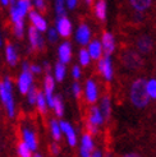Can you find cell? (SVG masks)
Wrapping results in <instances>:
<instances>
[{
    "label": "cell",
    "instance_id": "6da1fadb",
    "mask_svg": "<svg viewBox=\"0 0 156 157\" xmlns=\"http://www.w3.org/2000/svg\"><path fill=\"white\" fill-rule=\"evenodd\" d=\"M0 102L3 104L6 115L13 119L15 116V101L13 95V81L9 77H4L0 81Z\"/></svg>",
    "mask_w": 156,
    "mask_h": 157
},
{
    "label": "cell",
    "instance_id": "7a4b0ae2",
    "mask_svg": "<svg viewBox=\"0 0 156 157\" xmlns=\"http://www.w3.org/2000/svg\"><path fill=\"white\" fill-rule=\"evenodd\" d=\"M149 93L146 91V81L139 78V79L135 81L133 84H132V88H131V100L133 105L136 107L142 109L145 106H147L149 104Z\"/></svg>",
    "mask_w": 156,
    "mask_h": 157
},
{
    "label": "cell",
    "instance_id": "3957f363",
    "mask_svg": "<svg viewBox=\"0 0 156 157\" xmlns=\"http://www.w3.org/2000/svg\"><path fill=\"white\" fill-rule=\"evenodd\" d=\"M119 59L122 61V64L128 68V69H139L143 65V59L141 58V55L137 54V51L128 49V48H123L119 55Z\"/></svg>",
    "mask_w": 156,
    "mask_h": 157
},
{
    "label": "cell",
    "instance_id": "277c9868",
    "mask_svg": "<svg viewBox=\"0 0 156 157\" xmlns=\"http://www.w3.org/2000/svg\"><path fill=\"white\" fill-rule=\"evenodd\" d=\"M17 90L21 95H26L31 86H33V74L29 72V69H22L17 78Z\"/></svg>",
    "mask_w": 156,
    "mask_h": 157
},
{
    "label": "cell",
    "instance_id": "5b68a950",
    "mask_svg": "<svg viewBox=\"0 0 156 157\" xmlns=\"http://www.w3.org/2000/svg\"><path fill=\"white\" fill-rule=\"evenodd\" d=\"M27 18H28V21H29V26L35 27L37 31H40L41 33L46 32V29L49 28V26H48V21L45 19L44 14L40 13V12H37L36 9H33V8L28 12Z\"/></svg>",
    "mask_w": 156,
    "mask_h": 157
},
{
    "label": "cell",
    "instance_id": "8992f818",
    "mask_svg": "<svg viewBox=\"0 0 156 157\" xmlns=\"http://www.w3.org/2000/svg\"><path fill=\"white\" fill-rule=\"evenodd\" d=\"M27 37H28V42L32 50L40 51L45 49V40L42 37V33L40 31H37L35 27L29 26L27 28Z\"/></svg>",
    "mask_w": 156,
    "mask_h": 157
},
{
    "label": "cell",
    "instance_id": "52a82bcc",
    "mask_svg": "<svg viewBox=\"0 0 156 157\" xmlns=\"http://www.w3.org/2000/svg\"><path fill=\"white\" fill-rule=\"evenodd\" d=\"M55 29H57L58 35L61 36L63 38H68V37L72 36L73 26H72V22L69 21V18L67 17L65 14L57 17V21H55Z\"/></svg>",
    "mask_w": 156,
    "mask_h": 157
},
{
    "label": "cell",
    "instance_id": "ba28073f",
    "mask_svg": "<svg viewBox=\"0 0 156 157\" xmlns=\"http://www.w3.org/2000/svg\"><path fill=\"white\" fill-rule=\"evenodd\" d=\"M54 88H55V78L50 73L46 74L44 79V95L46 97V102L49 107H53L54 102Z\"/></svg>",
    "mask_w": 156,
    "mask_h": 157
},
{
    "label": "cell",
    "instance_id": "9c48e42d",
    "mask_svg": "<svg viewBox=\"0 0 156 157\" xmlns=\"http://www.w3.org/2000/svg\"><path fill=\"white\" fill-rule=\"evenodd\" d=\"M136 46H137V50L141 54L147 55V54H150L154 49V40H152V37L150 35L142 33L136 38Z\"/></svg>",
    "mask_w": 156,
    "mask_h": 157
},
{
    "label": "cell",
    "instance_id": "30bf717a",
    "mask_svg": "<svg viewBox=\"0 0 156 157\" xmlns=\"http://www.w3.org/2000/svg\"><path fill=\"white\" fill-rule=\"evenodd\" d=\"M4 56H5V61L9 67H15L19 61V55H18V50L13 44H6L4 48Z\"/></svg>",
    "mask_w": 156,
    "mask_h": 157
},
{
    "label": "cell",
    "instance_id": "8fae6325",
    "mask_svg": "<svg viewBox=\"0 0 156 157\" xmlns=\"http://www.w3.org/2000/svg\"><path fill=\"white\" fill-rule=\"evenodd\" d=\"M90 37H91V29L88 25L86 22H81V25L78 26L77 33H76L77 42L81 45H87L90 42Z\"/></svg>",
    "mask_w": 156,
    "mask_h": 157
},
{
    "label": "cell",
    "instance_id": "7c38bea8",
    "mask_svg": "<svg viewBox=\"0 0 156 157\" xmlns=\"http://www.w3.org/2000/svg\"><path fill=\"white\" fill-rule=\"evenodd\" d=\"M22 142L25 143L32 152H35L37 150L38 143H37L36 134L29 128H23L22 129Z\"/></svg>",
    "mask_w": 156,
    "mask_h": 157
},
{
    "label": "cell",
    "instance_id": "4fadbf2b",
    "mask_svg": "<svg viewBox=\"0 0 156 157\" xmlns=\"http://www.w3.org/2000/svg\"><path fill=\"white\" fill-rule=\"evenodd\" d=\"M58 56H59V61L63 63V64H68V63L72 60V45L68 41L63 42L59 46Z\"/></svg>",
    "mask_w": 156,
    "mask_h": 157
},
{
    "label": "cell",
    "instance_id": "5bb4252c",
    "mask_svg": "<svg viewBox=\"0 0 156 157\" xmlns=\"http://www.w3.org/2000/svg\"><path fill=\"white\" fill-rule=\"evenodd\" d=\"M60 125V129H61V133H64L67 139H68V143L69 146L74 147L76 143H77V137H76V132L73 129V127L68 121H60L59 123Z\"/></svg>",
    "mask_w": 156,
    "mask_h": 157
},
{
    "label": "cell",
    "instance_id": "9a60e30c",
    "mask_svg": "<svg viewBox=\"0 0 156 157\" xmlns=\"http://www.w3.org/2000/svg\"><path fill=\"white\" fill-rule=\"evenodd\" d=\"M103 115H101L100 110L97 107H92L91 109V115H90V121H88V129L91 130V133H96L97 129L96 127L97 125H100L101 123H103Z\"/></svg>",
    "mask_w": 156,
    "mask_h": 157
},
{
    "label": "cell",
    "instance_id": "2e32d148",
    "mask_svg": "<svg viewBox=\"0 0 156 157\" xmlns=\"http://www.w3.org/2000/svg\"><path fill=\"white\" fill-rule=\"evenodd\" d=\"M99 70L103 73V75L106 78L107 81L111 79V77H113V68H111L110 56L105 55V58L100 59V61H99Z\"/></svg>",
    "mask_w": 156,
    "mask_h": 157
},
{
    "label": "cell",
    "instance_id": "e0dca14e",
    "mask_svg": "<svg viewBox=\"0 0 156 157\" xmlns=\"http://www.w3.org/2000/svg\"><path fill=\"white\" fill-rule=\"evenodd\" d=\"M103 48H104L105 55H107V56H110L115 49L114 37L110 32H107V31H104L103 32Z\"/></svg>",
    "mask_w": 156,
    "mask_h": 157
},
{
    "label": "cell",
    "instance_id": "ac0fdd59",
    "mask_svg": "<svg viewBox=\"0 0 156 157\" xmlns=\"http://www.w3.org/2000/svg\"><path fill=\"white\" fill-rule=\"evenodd\" d=\"M92 12L100 22H105L106 21V3H105V0H99L96 3V5H93Z\"/></svg>",
    "mask_w": 156,
    "mask_h": 157
},
{
    "label": "cell",
    "instance_id": "d6986e66",
    "mask_svg": "<svg viewBox=\"0 0 156 157\" xmlns=\"http://www.w3.org/2000/svg\"><path fill=\"white\" fill-rule=\"evenodd\" d=\"M86 98L90 104H93L95 101L97 100V88H96V84L93 83L91 79L87 81L86 83Z\"/></svg>",
    "mask_w": 156,
    "mask_h": 157
},
{
    "label": "cell",
    "instance_id": "ffe728a7",
    "mask_svg": "<svg viewBox=\"0 0 156 157\" xmlns=\"http://www.w3.org/2000/svg\"><path fill=\"white\" fill-rule=\"evenodd\" d=\"M101 51H103V46L101 44L97 41V40H93L90 46H88V54H90V58L95 59V60H99L100 56H101Z\"/></svg>",
    "mask_w": 156,
    "mask_h": 157
},
{
    "label": "cell",
    "instance_id": "44dd1931",
    "mask_svg": "<svg viewBox=\"0 0 156 157\" xmlns=\"http://www.w3.org/2000/svg\"><path fill=\"white\" fill-rule=\"evenodd\" d=\"M14 6L18 9V12L23 15V17H27L28 12L32 9V4H31V0H17V3L14 4Z\"/></svg>",
    "mask_w": 156,
    "mask_h": 157
},
{
    "label": "cell",
    "instance_id": "7402d4cb",
    "mask_svg": "<svg viewBox=\"0 0 156 157\" xmlns=\"http://www.w3.org/2000/svg\"><path fill=\"white\" fill-rule=\"evenodd\" d=\"M65 73H67V68H65V64H63V63L58 61L55 67H54V78H55L57 82H61L64 79L65 77Z\"/></svg>",
    "mask_w": 156,
    "mask_h": 157
},
{
    "label": "cell",
    "instance_id": "603a6c76",
    "mask_svg": "<svg viewBox=\"0 0 156 157\" xmlns=\"http://www.w3.org/2000/svg\"><path fill=\"white\" fill-rule=\"evenodd\" d=\"M35 105L37 106L38 111H40L41 114H46V111H48V102H46V97L44 95V92H37V97H36V102Z\"/></svg>",
    "mask_w": 156,
    "mask_h": 157
},
{
    "label": "cell",
    "instance_id": "cb8c5ba5",
    "mask_svg": "<svg viewBox=\"0 0 156 157\" xmlns=\"http://www.w3.org/2000/svg\"><path fill=\"white\" fill-rule=\"evenodd\" d=\"M25 31H26L25 19L13 23V35L17 38H19V40H21V38H23V36H25Z\"/></svg>",
    "mask_w": 156,
    "mask_h": 157
},
{
    "label": "cell",
    "instance_id": "d4e9b609",
    "mask_svg": "<svg viewBox=\"0 0 156 157\" xmlns=\"http://www.w3.org/2000/svg\"><path fill=\"white\" fill-rule=\"evenodd\" d=\"M50 133L53 138L55 140H59L61 138V129H60V125H59V121H57L55 119L50 120Z\"/></svg>",
    "mask_w": 156,
    "mask_h": 157
},
{
    "label": "cell",
    "instance_id": "484cf974",
    "mask_svg": "<svg viewBox=\"0 0 156 157\" xmlns=\"http://www.w3.org/2000/svg\"><path fill=\"white\" fill-rule=\"evenodd\" d=\"M54 111H55L57 116H63L64 114V105H63V101L59 96H54V102H53V107H51Z\"/></svg>",
    "mask_w": 156,
    "mask_h": 157
},
{
    "label": "cell",
    "instance_id": "4316f807",
    "mask_svg": "<svg viewBox=\"0 0 156 157\" xmlns=\"http://www.w3.org/2000/svg\"><path fill=\"white\" fill-rule=\"evenodd\" d=\"M9 19H10L12 25H13V23H15V22L25 19V17H23V15L18 12V9L14 5H10L9 6Z\"/></svg>",
    "mask_w": 156,
    "mask_h": 157
},
{
    "label": "cell",
    "instance_id": "83f0119b",
    "mask_svg": "<svg viewBox=\"0 0 156 157\" xmlns=\"http://www.w3.org/2000/svg\"><path fill=\"white\" fill-rule=\"evenodd\" d=\"M17 155L18 157H32V151L23 142H21L17 146Z\"/></svg>",
    "mask_w": 156,
    "mask_h": 157
},
{
    "label": "cell",
    "instance_id": "f1b7e54d",
    "mask_svg": "<svg viewBox=\"0 0 156 157\" xmlns=\"http://www.w3.org/2000/svg\"><path fill=\"white\" fill-rule=\"evenodd\" d=\"M101 115L103 117H106L109 119V116H110V100L107 97H104L103 98V102H101Z\"/></svg>",
    "mask_w": 156,
    "mask_h": 157
},
{
    "label": "cell",
    "instance_id": "f546056e",
    "mask_svg": "<svg viewBox=\"0 0 156 157\" xmlns=\"http://www.w3.org/2000/svg\"><path fill=\"white\" fill-rule=\"evenodd\" d=\"M31 4H32V8L36 9L40 13H45L46 12V0H31Z\"/></svg>",
    "mask_w": 156,
    "mask_h": 157
},
{
    "label": "cell",
    "instance_id": "4dcf8cb0",
    "mask_svg": "<svg viewBox=\"0 0 156 157\" xmlns=\"http://www.w3.org/2000/svg\"><path fill=\"white\" fill-rule=\"evenodd\" d=\"M37 92H38V90L35 87V86H31V88H29L28 92L26 93V96H27V100H28V104H29V105H35V102H36V97H37Z\"/></svg>",
    "mask_w": 156,
    "mask_h": 157
},
{
    "label": "cell",
    "instance_id": "1f68e13d",
    "mask_svg": "<svg viewBox=\"0 0 156 157\" xmlns=\"http://www.w3.org/2000/svg\"><path fill=\"white\" fill-rule=\"evenodd\" d=\"M146 91L150 97L156 98V79H151L149 82H146Z\"/></svg>",
    "mask_w": 156,
    "mask_h": 157
},
{
    "label": "cell",
    "instance_id": "d6a6232c",
    "mask_svg": "<svg viewBox=\"0 0 156 157\" xmlns=\"http://www.w3.org/2000/svg\"><path fill=\"white\" fill-rule=\"evenodd\" d=\"M81 147L86 148V150H88V151L93 150V142H92V138L90 134H84L82 137V146Z\"/></svg>",
    "mask_w": 156,
    "mask_h": 157
},
{
    "label": "cell",
    "instance_id": "836d02e7",
    "mask_svg": "<svg viewBox=\"0 0 156 157\" xmlns=\"http://www.w3.org/2000/svg\"><path fill=\"white\" fill-rule=\"evenodd\" d=\"M55 13L57 17L65 14V0H55Z\"/></svg>",
    "mask_w": 156,
    "mask_h": 157
},
{
    "label": "cell",
    "instance_id": "e575fe53",
    "mask_svg": "<svg viewBox=\"0 0 156 157\" xmlns=\"http://www.w3.org/2000/svg\"><path fill=\"white\" fill-rule=\"evenodd\" d=\"M80 63L83 67H87L90 64V54L86 49H82L80 51Z\"/></svg>",
    "mask_w": 156,
    "mask_h": 157
},
{
    "label": "cell",
    "instance_id": "d590c367",
    "mask_svg": "<svg viewBox=\"0 0 156 157\" xmlns=\"http://www.w3.org/2000/svg\"><path fill=\"white\" fill-rule=\"evenodd\" d=\"M46 33H48V40H49L51 44H55V42L58 41V37H59V35H58V32H57L55 27L48 28V29H46Z\"/></svg>",
    "mask_w": 156,
    "mask_h": 157
},
{
    "label": "cell",
    "instance_id": "8d00e7d4",
    "mask_svg": "<svg viewBox=\"0 0 156 157\" xmlns=\"http://www.w3.org/2000/svg\"><path fill=\"white\" fill-rule=\"evenodd\" d=\"M29 72L32 73L33 75L35 74H40L42 72V68L40 65H37V64H29Z\"/></svg>",
    "mask_w": 156,
    "mask_h": 157
},
{
    "label": "cell",
    "instance_id": "74e56055",
    "mask_svg": "<svg viewBox=\"0 0 156 157\" xmlns=\"http://www.w3.org/2000/svg\"><path fill=\"white\" fill-rule=\"evenodd\" d=\"M72 75H73L74 79H78V78L81 77V69H80V67H78V65H74V67H73V69H72Z\"/></svg>",
    "mask_w": 156,
    "mask_h": 157
},
{
    "label": "cell",
    "instance_id": "f35d334b",
    "mask_svg": "<svg viewBox=\"0 0 156 157\" xmlns=\"http://www.w3.org/2000/svg\"><path fill=\"white\" fill-rule=\"evenodd\" d=\"M65 4L68 6V9H74L78 4V0H65Z\"/></svg>",
    "mask_w": 156,
    "mask_h": 157
},
{
    "label": "cell",
    "instance_id": "ab89813d",
    "mask_svg": "<svg viewBox=\"0 0 156 157\" xmlns=\"http://www.w3.org/2000/svg\"><path fill=\"white\" fill-rule=\"evenodd\" d=\"M72 90H73V93H74V96H76V97H78V96L81 95V86L78 84V83H74V84H73Z\"/></svg>",
    "mask_w": 156,
    "mask_h": 157
},
{
    "label": "cell",
    "instance_id": "60d3db41",
    "mask_svg": "<svg viewBox=\"0 0 156 157\" xmlns=\"http://www.w3.org/2000/svg\"><path fill=\"white\" fill-rule=\"evenodd\" d=\"M50 150H51V152H53V155H58L59 153V146L57 144V143H53L51 146H50Z\"/></svg>",
    "mask_w": 156,
    "mask_h": 157
},
{
    "label": "cell",
    "instance_id": "b9f144b4",
    "mask_svg": "<svg viewBox=\"0 0 156 157\" xmlns=\"http://www.w3.org/2000/svg\"><path fill=\"white\" fill-rule=\"evenodd\" d=\"M81 156L82 157H91V151L86 150V148L81 147Z\"/></svg>",
    "mask_w": 156,
    "mask_h": 157
},
{
    "label": "cell",
    "instance_id": "7bdbcfd3",
    "mask_svg": "<svg viewBox=\"0 0 156 157\" xmlns=\"http://www.w3.org/2000/svg\"><path fill=\"white\" fill-rule=\"evenodd\" d=\"M0 5L2 6H9V0H0Z\"/></svg>",
    "mask_w": 156,
    "mask_h": 157
},
{
    "label": "cell",
    "instance_id": "ee69618b",
    "mask_svg": "<svg viewBox=\"0 0 156 157\" xmlns=\"http://www.w3.org/2000/svg\"><path fill=\"white\" fill-rule=\"evenodd\" d=\"M91 157H101V152H100V151H95V152L92 153Z\"/></svg>",
    "mask_w": 156,
    "mask_h": 157
},
{
    "label": "cell",
    "instance_id": "f6af8a7d",
    "mask_svg": "<svg viewBox=\"0 0 156 157\" xmlns=\"http://www.w3.org/2000/svg\"><path fill=\"white\" fill-rule=\"evenodd\" d=\"M124 157H141V156H138L137 153H128V155H126Z\"/></svg>",
    "mask_w": 156,
    "mask_h": 157
},
{
    "label": "cell",
    "instance_id": "bcb514c9",
    "mask_svg": "<svg viewBox=\"0 0 156 157\" xmlns=\"http://www.w3.org/2000/svg\"><path fill=\"white\" fill-rule=\"evenodd\" d=\"M3 45H4V41H3V35H2V32H0V48H3Z\"/></svg>",
    "mask_w": 156,
    "mask_h": 157
},
{
    "label": "cell",
    "instance_id": "7dc6e473",
    "mask_svg": "<svg viewBox=\"0 0 156 157\" xmlns=\"http://www.w3.org/2000/svg\"><path fill=\"white\" fill-rule=\"evenodd\" d=\"M15 3H17V0H9V6L10 5H14Z\"/></svg>",
    "mask_w": 156,
    "mask_h": 157
},
{
    "label": "cell",
    "instance_id": "c3c4849f",
    "mask_svg": "<svg viewBox=\"0 0 156 157\" xmlns=\"http://www.w3.org/2000/svg\"><path fill=\"white\" fill-rule=\"evenodd\" d=\"M32 157H42L40 153H35V155H32Z\"/></svg>",
    "mask_w": 156,
    "mask_h": 157
},
{
    "label": "cell",
    "instance_id": "681fc988",
    "mask_svg": "<svg viewBox=\"0 0 156 157\" xmlns=\"http://www.w3.org/2000/svg\"><path fill=\"white\" fill-rule=\"evenodd\" d=\"M83 2H84V0H83Z\"/></svg>",
    "mask_w": 156,
    "mask_h": 157
}]
</instances>
